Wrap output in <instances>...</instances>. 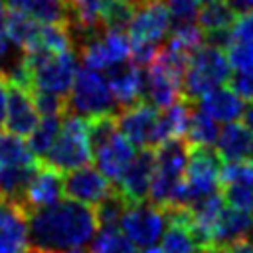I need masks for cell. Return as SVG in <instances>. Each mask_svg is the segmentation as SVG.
Listing matches in <instances>:
<instances>
[{"label": "cell", "instance_id": "cell-1", "mask_svg": "<svg viewBox=\"0 0 253 253\" xmlns=\"http://www.w3.org/2000/svg\"><path fill=\"white\" fill-rule=\"evenodd\" d=\"M97 215L91 206L61 200L28 213L30 249L36 253H73L93 241Z\"/></svg>", "mask_w": 253, "mask_h": 253}, {"label": "cell", "instance_id": "cell-2", "mask_svg": "<svg viewBox=\"0 0 253 253\" xmlns=\"http://www.w3.org/2000/svg\"><path fill=\"white\" fill-rule=\"evenodd\" d=\"M24 61L32 73V91H43L67 99L77 75V57L73 49L49 53L43 47H36L24 53Z\"/></svg>", "mask_w": 253, "mask_h": 253}, {"label": "cell", "instance_id": "cell-3", "mask_svg": "<svg viewBox=\"0 0 253 253\" xmlns=\"http://www.w3.org/2000/svg\"><path fill=\"white\" fill-rule=\"evenodd\" d=\"M231 65L223 49L202 45L188 63V69L182 79V97L190 103L200 101L210 91L221 87L229 81Z\"/></svg>", "mask_w": 253, "mask_h": 253}, {"label": "cell", "instance_id": "cell-4", "mask_svg": "<svg viewBox=\"0 0 253 253\" xmlns=\"http://www.w3.org/2000/svg\"><path fill=\"white\" fill-rule=\"evenodd\" d=\"M91 146L87 138V125L83 117L65 113L59 136L53 146L42 158L43 164L55 168L57 172H73L91 164Z\"/></svg>", "mask_w": 253, "mask_h": 253}, {"label": "cell", "instance_id": "cell-5", "mask_svg": "<svg viewBox=\"0 0 253 253\" xmlns=\"http://www.w3.org/2000/svg\"><path fill=\"white\" fill-rule=\"evenodd\" d=\"M67 113L77 117L119 113V105L113 97L107 77L87 67L77 69L73 87L67 95Z\"/></svg>", "mask_w": 253, "mask_h": 253}, {"label": "cell", "instance_id": "cell-6", "mask_svg": "<svg viewBox=\"0 0 253 253\" xmlns=\"http://www.w3.org/2000/svg\"><path fill=\"white\" fill-rule=\"evenodd\" d=\"M166 227H168L166 211L154 204H144V202L128 206L121 219V231L136 247H144V249L160 241Z\"/></svg>", "mask_w": 253, "mask_h": 253}, {"label": "cell", "instance_id": "cell-7", "mask_svg": "<svg viewBox=\"0 0 253 253\" xmlns=\"http://www.w3.org/2000/svg\"><path fill=\"white\" fill-rule=\"evenodd\" d=\"M79 57L87 69L109 71L115 65L130 61V40L125 32H109L105 30L79 49Z\"/></svg>", "mask_w": 253, "mask_h": 253}, {"label": "cell", "instance_id": "cell-8", "mask_svg": "<svg viewBox=\"0 0 253 253\" xmlns=\"http://www.w3.org/2000/svg\"><path fill=\"white\" fill-rule=\"evenodd\" d=\"M172 20L166 8V0H138L134 4V16L126 30L130 42L158 43L170 32Z\"/></svg>", "mask_w": 253, "mask_h": 253}, {"label": "cell", "instance_id": "cell-9", "mask_svg": "<svg viewBox=\"0 0 253 253\" xmlns=\"http://www.w3.org/2000/svg\"><path fill=\"white\" fill-rule=\"evenodd\" d=\"M219 188L225 204L253 215V160L223 162Z\"/></svg>", "mask_w": 253, "mask_h": 253}, {"label": "cell", "instance_id": "cell-10", "mask_svg": "<svg viewBox=\"0 0 253 253\" xmlns=\"http://www.w3.org/2000/svg\"><path fill=\"white\" fill-rule=\"evenodd\" d=\"M6 93H8L6 119H4L6 132H10L18 138H26V136L30 138V134L34 132V128L40 123V113L36 109L32 91L24 89L20 85H14L6 79Z\"/></svg>", "mask_w": 253, "mask_h": 253}, {"label": "cell", "instance_id": "cell-11", "mask_svg": "<svg viewBox=\"0 0 253 253\" xmlns=\"http://www.w3.org/2000/svg\"><path fill=\"white\" fill-rule=\"evenodd\" d=\"M115 192L113 182H109L95 166H83L79 170L67 172L63 178V194L85 206H99Z\"/></svg>", "mask_w": 253, "mask_h": 253}, {"label": "cell", "instance_id": "cell-12", "mask_svg": "<svg viewBox=\"0 0 253 253\" xmlns=\"http://www.w3.org/2000/svg\"><path fill=\"white\" fill-rule=\"evenodd\" d=\"M156 160H154V148H140L138 154H134L130 166L125 170L121 180L115 184L117 192L126 200L128 206L142 204L150 192L152 176H154Z\"/></svg>", "mask_w": 253, "mask_h": 253}, {"label": "cell", "instance_id": "cell-13", "mask_svg": "<svg viewBox=\"0 0 253 253\" xmlns=\"http://www.w3.org/2000/svg\"><path fill=\"white\" fill-rule=\"evenodd\" d=\"M156 121H158V109H154L146 101L126 107V109H121L117 113V123H119L121 134L132 146H138V148L152 146Z\"/></svg>", "mask_w": 253, "mask_h": 253}, {"label": "cell", "instance_id": "cell-14", "mask_svg": "<svg viewBox=\"0 0 253 253\" xmlns=\"http://www.w3.org/2000/svg\"><path fill=\"white\" fill-rule=\"evenodd\" d=\"M28 213L10 200L0 198V253H28Z\"/></svg>", "mask_w": 253, "mask_h": 253}, {"label": "cell", "instance_id": "cell-15", "mask_svg": "<svg viewBox=\"0 0 253 253\" xmlns=\"http://www.w3.org/2000/svg\"><path fill=\"white\" fill-rule=\"evenodd\" d=\"M107 81L119 105V111L142 103L146 89V69L136 67L130 61H125L107 71Z\"/></svg>", "mask_w": 253, "mask_h": 253}, {"label": "cell", "instance_id": "cell-16", "mask_svg": "<svg viewBox=\"0 0 253 253\" xmlns=\"http://www.w3.org/2000/svg\"><path fill=\"white\" fill-rule=\"evenodd\" d=\"M63 196V178L61 172H57L55 168L40 162L32 182L26 188V194L22 198V208L26 210V213L42 210V208H49L57 202H61Z\"/></svg>", "mask_w": 253, "mask_h": 253}, {"label": "cell", "instance_id": "cell-17", "mask_svg": "<svg viewBox=\"0 0 253 253\" xmlns=\"http://www.w3.org/2000/svg\"><path fill=\"white\" fill-rule=\"evenodd\" d=\"M95 162H97V170L109 180L113 182V186L121 180V176L125 174V170L130 166L132 158H134V146L121 134V130L103 146L99 148L95 154Z\"/></svg>", "mask_w": 253, "mask_h": 253}, {"label": "cell", "instance_id": "cell-18", "mask_svg": "<svg viewBox=\"0 0 253 253\" xmlns=\"http://www.w3.org/2000/svg\"><path fill=\"white\" fill-rule=\"evenodd\" d=\"M168 217V227L160 239L162 253H202L200 243L192 235L188 223H190V211L176 208V210H164Z\"/></svg>", "mask_w": 253, "mask_h": 253}, {"label": "cell", "instance_id": "cell-19", "mask_svg": "<svg viewBox=\"0 0 253 253\" xmlns=\"http://www.w3.org/2000/svg\"><path fill=\"white\" fill-rule=\"evenodd\" d=\"M144 97L148 99L146 103H150L154 109H168L170 105H174L176 101L182 99V81L170 73H166L164 69L150 65L146 67V89H144Z\"/></svg>", "mask_w": 253, "mask_h": 253}, {"label": "cell", "instance_id": "cell-20", "mask_svg": "<svg viewBox=\"0 0 253 253\" xmlns=\"http://www.w3.org/2000/svg\"><path fill=\"white\" fill-rule=\"evenodd\" d=\"M217 154L223 162H243L253 160V132L245 123H229L219 130Z\"/></svg>", "mask_w": 253, "mask_h": 253}, {"label": "cell", "instance_id": "cell-21", "mask_svg": "<svg viewBox=\"0 0 253 253\" xmlns=\"http://www.w3.org/2000/svg\"><path fill=\"white\" fill-rule=\"evenodd\" d=\"M192 111H194V103H190L182 97L180 101H176L174 105H170L168 109L158 113L156 130H154V138H152V148L170 140V138H184L186 130H188V125H190Z\"/></svg>", "mask_w": 253, "mask_h": 253}, {"label": "cell", "instance_id": "cell-22", "mask_svg": "<svg viewBox=\"0 0 253 253\" xmlns=\"http://www.w3.org/2000/svg\"><path fill=\"white\" fill-rule=\"evenodd\" d=\"M253 229V215L243 210H235L225 206L219 213L213 233H211V245L227 247L239 239H245Z\"/></svg>", "mask_w": 253, "mask_h": 253}, {"label": "cell", "instance_id": "cell-23", "mask_svg": "<svg viewBox=\"0 0 253 253\" xmlns=\"http://www.w3.org/2000/svg\"><path fill=\"white\" fill-rule=\"evenodd\" d=\"M200 109L217 123H235L243 117V101L227 87H217L200 99Z\"/></svg>", "mask_w": 253, "mask_h": 253}, {"label": "cell", "instance_id": "cell-24", "mask_svg": "<svg viewBox=\"0 0 253 253\" xmlns=\"http://www.w3.org/2000/svg\"><path fill=\"white\" fill-rule=\"evenodd\" d=\"M6 8L22 12L42 24H65L67 10L63 0H0Z\"/></svg>", "mask_w": 253, "mask_h": 253}, {"label": "cell", "instance_id": "cell-25", "mask_svg": "<svg viewBox=\"0 0 253 253\" xmlns=\"http://www.w3.org/2000/svg\"><path fill=\"white\" fill-rule=\"evenodd\" d=\"M6 32L10 42L22 53H28L40 45V32H42L40 22H36L34 18L22 12L6 8Z\"/></svg>", "mask_w": 253, "mask_h": 253}, {"label": "cell", "instance_id": "cell-26", "mask_svg": "<svg viewBox=\"0 0 253 253\" xmlns=\"http://www.w3.org/2000/svg\"><path fill=\"white\" fill-rule=\"evenodd\" d=\"M192 146L188 144L186 138H170L158 146H154V160H156V170L184 178L188 160H190Z\"/></svg>", "mask_w": 253, "mask_h": 253}, {"label": "cell", "instance_id": "cell-27", "mask_svg": "<svg viewBox=\"0 0 253 253\" xmlns=\"http://www.w3.org/2000/svg\"><path fill=\"white\" fill-rule=\"evenodd\" d=\"M40 162L32 164V166H2L0 168V198L16 202L22 206V198L26 194V188L32 182Z\"/></svg>", "mask_w": 253, "mask_h": 253}, {"label": "cell", "instance_id": "cell-28", "mask_svg": "<svg viewBox=\"0 0 253 253\" xmlns=\"http://www.w3.org/2000/svg\"><path fill=\"white\" fill-rule=\"evenodd\" d=\"M219 138V126L217 121H213L210 115H206L202 109H194L190 117V125L186 130V140L192 148L198 146H213Z\"/></svg>", "mask_w": 253, "mask_h": 253}, {"label": "cell", "instance_id": "cell-29", "mask_svg": "<svg viewBox=\"0 0 253 253\" xmlns=\"http://www.w3.org/2000/svg\"><path fill=\"white\" fill-rule=\"evenodd\" d=\"M235 20H237V14H235V10H233L225 0L200 6L198 26H200L206 34H208V32L231 30V26L235 24Z\"/></svg>", "mask_w": 253, "mask_h": 253}, {"label": "cell", "instance_id": "cell-30", "mask_svg": "<svg viewBox=\"0 0 253 253\" xmlns=\"http://www.w3.org/2000/svg\"><path fill=\"white\" fill-rule=\"evenodd\" d=\"M38 162L40 158H36L28 142H24L22 138L6 130L0 132V168L2 166H32Z\"/></svg>", "mask_w": 253, "mask_h": 253}, {"label": "cell", "instance_id": "cell-31", "mask_svg": "<svg viewBox=\"0 0 253 253\" xmlns=\"http://www.w3.org/2000/svg\"><path fill=\"white\" fill-rule=\"evenodd\" d=\"M65 117V115H63ZM63 117H43L38 126L34 128V132L30 134V150L36 154V158H43L47 154V150L53 146L55 138L59 136V130H61V123H63Z\"/></svg>", "mask_w": 253, "mask_h": 253}, {"label": "cell", "instance_id": "cell-32", "mask_svg": "<svg viewBox=\"0 0 253 253\" xmlns=\"http://www.w3.org/2000/svg\"><path fill=\"white\" fill-rule=\"evenodd\" d=\"M85 125H87V138H89L91 154H95L99 148H103L119 132V123H117L115 113L89 117L85 121Z\"/></svg>", "mask_w": 253, "mask_h": 253}, {"label": "cell", "instance_id": "cell-33", "mask_svg": "<svg viewBox=\"0 0 253 253\" xmlns=\"http://www.w3.org/2000/svg\"><path fill=\"white\" fill-rule=\"evenodd\" d=\"M126 208H128L126 200L115 188V192L107 200H103L99 206H95V215H97L99 227L101 229H117V227H121V219H123Z\"/></svg>", "mask_w": 253, "mask_h": 253}, {"label": "cell", "instance_id": "cell-34", "mask_svg": "<svg viewBox=\"0 0 253 253\" xmlns=\"http://www.w3.org/2000/svg\"><path fill=\"white\" fill-rule=\"evenodd\" d=\"M89 253H136V245L119 229H101L93 237Z\"/></svg>", "mask_w": 253, "mask_h": 253}, {"label": "cell", "instance_id": "cell-35", "mask_svg": "<svg viewBox=\"0 0 253 253\" xmlns=\"http://www.w3.org/2000/svg\"><path fill=\"white\" fill-rule=\"evenodd\" d=\"M134 16V4L128 0H111L103 14V28L109 32L128 30Z\"/></svg>", "mask_w": 253, "mask_h": 253}, {"label": "cell", "instance_id": "cell-36", "mask_svg": "<svg viewBox=\"0 0 253 253\" xmlns=\"http://www.w3.org/2000/svg\"><path fill=\"white\" fill-rule=\"evenodd\" d=\"M166 8L170 12L172 28L198 22V14H200V2L198 0H166Z\"/></svg>", "mask_w": 253, "mask_h": 253}, {"label": "cell", "instance_id": "cell-37", "mask_svg": "<svg viewBox=\"0 0 253 253\" xmlns=\"http://www.w3.org/2000/svg\"><path fill=\"white\" fill-rule=\"evenodd\" d=\"M20 57H22V51L8 38V32H6V6L0 2V73L4 75Z\"/></svg>", "mask_w": 253, "mask_h": 253}, {"label": "cell", "instance_id": "cell-38", "mask_svg": "<svg viewBox=\"0 0 253 253\" xmlns=\"http://www.w3.org/2000/svg\"><path fill=\"white\" fill-rule=\"evenodd\" d=\"M36 109L42 117H63L67 113V99L43 93V91H32Z\"/></svg>", "mask_w": 253, "mask_h": 253}, {"label": "cell", "instance_id": "cell-39", "mask_svg": "<svg viewBox=\"0 0 253 253\" xmlns=\"http://www.w3.org/2000/svg\"><path fill=\"white\" fill-rule=\"evenodd\" d=\"M229 65L243 71H253V40L245 42H231V45L225 49Z\"/></svg>", "mask_w": 253, "mask_h": 253}, {"label": "cell", "instance_id": "cell-40", "mask_svg": "<svg viewBox=\"0 0 253 253\" xmlns=\"http://www.w3.org/2000/svg\"><path fill=\"white\" fill-rule=\"evenodd\" d=\"M229 89L243 101L253 105V71H243V69H235L229 75Z\"/></svg>", "mask_w": 253, "mask_h": 253}, {"label": "cell", "instance_id": "cell-41", "mask_svg": "<svg viewBox=\"0 0 253 253\" xmlns=\"http://www.w3.org/2000/svg\"><path fill=\"white\" fill-rule=\"evenodd\" d=\"M231 42H245L253 40V12L237 16L235 24L231 26Z\"/></svg>", "mask_w": 253, "mask_h": 253}, {"label": "cell", "instance_id": "cell-42", "mask_svg": "<svg viewBox=\"0 0 253 253\" xmlns=\"http://www.w3.org/2000/svg\"><path fill=\"white\" fill-rule=\"evenodd\" d=\"M6 105H8V93H6V79L0 73V128L4 126L6 119Z\"/></svg>", "mask_w": 253, "mask_h": 253}, {"label": "cell", "instance_id": "cell-43", "mask_svg": "<svg viewBox=\"0 0 253 253\" xmlns=\"http://www.w3.org/2000/svg\"><path fill=\"white\" fill-rule=\"evenodd\" d=\"M225 2L235 10L237 16H243L247 12H253V0H225Z\"/></svg>", "mask_w": 253, "mask_h": 253}, {"label": "cell", "instance_id": "cell-44", "mask_svg": "<svg viewBox=\"0 0 253 253\" xmlns=\"http://www.w3.org/2000/svg\"><path fill=\"white\" fill-rule=\"evenodd\" d=\"M225 249H227V253H253V243L245 237V239H239V241L227 245Z\"/></svg>", "mask_w": 253, "mask_h": 253}, {"label": "cell", "instance_id": "cell-45", "mask_svg": "<svg viewBox=\"0 0 253 253\" xmlns=\"http://www.w3.org/2000/svg\"><path fill=\"white\" fill-rule=\"evenodd\" d=\"M243 123H245V126L253 132V105H249V107L245 109V113H243Z\"/></svg>", "mask_w": 253, "mask_h": 253}, {"label": "cell", "instance_id": "cell-46", "mask_svg": "<svg viewBox=\"0 0 253 253\" xmlns=\"http://www.w3.org/2000/svg\"><path fill=\"white\" fill-rule=\"evenodd\" d=\"M140 253H162V249H156V247H148V249H142Z\"/></svg>", "mask_w": 253, "mask_h": 253}, {"label": "cell", "instance_id": "cell-47", "mask_svg": "<svg viewBox=\"0 0 253 253\" xmlns=\"http://www.w3.org/2000/svg\"><path fill=\"white\" fill-rule=\"evenodd\" d=\"M200 4H211V2H221V0H198Z\"/></svg>", "mask_w": 253, "mask_h": 253}, {"label": "cell", "instance_id": "cell-48", "mask_svg": "<svg viewBox=\"0 0 253 253\" xmlns=\"http://www.w3.org/2000/svg\"><path fill=\"white\" fill-rule=\"evenodd\" d=\"M128 2H132V4H136V2H138V0H128Z\"/></svg>", "mask_w": 253, "mask_h": 253}]
</instances>
